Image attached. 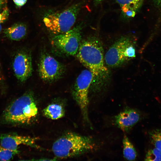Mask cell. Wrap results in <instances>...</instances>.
<instances>
[{"label":"cell","mask_w":161,"mask_h":161,"mask_svg":"<svg viewBox=\"0 0 161 161\" xmlns=\"http://www.w3.org/2000/svg\"><path fill=\"white\" fill-rule=\"evenodd\" d=\"M13 68L15 75L19 81L23 82L27 80L32 72L30 54L24 50L18 52L13 59Z\"/></svg>","instance_id":"obj_9"},{"label":"cell","mask_w":161,"mask_h":161,"mask_svg":"<svg viewBox=\"0 0 161 161\" xmlns=\"http://www.w3.org/2000/svg\"><path fill=\"white\" fill-rule=\"evenodd\" d=\"M122 13L128 18L134 17L142 6L144 0H115Z\"/></svg>","instance_id":"obj_12"},{"label":"cell","mask_w":161,"mask_h":161,"mask_svg":"<svg viewBox=\"0 0 161 161\" xmlns=\"http://www.w3.org/2000/svg\"><path fill=\"white\" fill-rule=\"evenodd\" d=\"M38 138L22 136L15 134H0V143L3 147L12 151L18 150V146L25 145L36 148H39L35 143Z\"/></svg>","instance_id":"obj_10"},{"label":"cell","mask_w":161,"mask_h":161,"mask_svg":"<svg viewBox=\"0 0 161 161\" xmlns=\"http://www.w3.org/2000/svg\"><path fill=\"white\" fill-rule=\"evenodd\" d=\"M19 150L12 151L7 149L0 145V161H9L19 153Z\"/></svg>","instance_id":"obj_17"},{"label":"cell","mask_w":161,"mask_h":161,"mask_svg":"<svg viewBox=\"0 0 161 161\" xmlns=\"http://www.w3.org/2000/svg\"><path fill=\"white\" fill-rule=\"evenodd\" d=\"M149 134L151 143L155 148L161 150V129L153 130Z\"/></svg>","instance_id":"obj_16"},{"label":"cell","mask_w":161,"mask_h":161,"mask_svg":"<svg viewBox=\"0 0 161 161\" xmlns=\"http://www.w3.org/2000/svg\"><path fill=\"white\" fill-rule=\"evenodd\" d=\"M15 4L18 6L24 5L26 2L27 0H13Z\"/></svg>","instance_id":"obj_20"},{"label":"cell","mask_w":161,"mask_h":161,"mask_svg":"<svg viewBox=\"0 0 161 161\" xmlns=\"http://www.w3.org/2000/svg\"><path fill=\"white\" fill-rule=\"evenodd\" d=\"M64 66L51 55L44 54L41 57L38 72L43 80L52 82L59 79L64 73Z\"/></svg>","instance_id":"obj_8"},{"label":"cell","mask_w":161,"mask_h":161,"mask_svg":"<svg viewBox=\"0 0 161 161\" xmlns=\"http://www.w3.org/2000/svg\"><path fill=\"white\" fill-rule=\"evenodd\" d=\"M145 160L161 161V150L155 148L148 150L147 153Z\"/></svg>","instance_id":"obj_18"},{"label":"cell","mask_w":161,"mask_h":161,"mask_svg":"<svg viewBox=\"0 0 161 161\" xmlns=\"http://www.w3.org/2000/svg\"><path fill=\"white\" fill-rule=\"evenodd\" d=\"M43 114L46 117L53 120L61 118L65 114L63 106L56 103L49 104L43 110Z\"/></svg>","instance_id":"obj_14"},{"label":"cell","mask_w":161,"mask_h":161,"mask_svg":"<svg viewBox=\"0 0 161 161\" xmlns=\"http://www.w3.org/2000/svg\"><path fill=\"white\" fill-rule=\"evenodd\" d=\"M1 29H2V27H1V25L0 24V32L1 31Z\"/></svg>","instance_id":"obj_24"},{"label":"cell","mask_w":161,"mask_h":161,"mask_svg":"<svg viewBox=\"0 0 161 161\" xmlns=\"http://www.w3.org/2000/svg\"><path fill=\"white\" fill-rule=\"evenodd\" d=\"M38 108L33 94L27 92L11 102L4 111V121L7 124L26 125L36 117Z\"/></svg>","instance_id":"obj_2"},{"label":"cell","mask_w":161,"mask_h":161,"mask_svg":"<svg viewBox=\"0 0 161 161\" xmlns=\"http://www.w3.org/2000/svg\"><path fill=\"white\" fill-rule=\"evenodd\" d=\"M95 145L90 137L69 132L57 140L53 143L52 151L59 158L75 157L93 150Z\"/></svg>","instance_id":"obj_3"},{"label":"cell","mask_w":161,"mask_h":161,"mask_svg":"<svg viewBox=\"0 0 161 161\" xmlns=\"http://www.w3.org/2000/svg\"><path fill=\"white\" fill-rule=\"evenodd\" d=\"M82 28L81 23L65 33L55 35L52 39V44L63 54L75 55L81 41Z\"/></svg>","instance_id":"obj_7"},{"label":"cell","mask_w":161,"mask_h":161,"mask_svg":"<svg viewBox=\"0 0 161 161\" xmlns=\"http://www.w3.org/2000/svg\"><path fill=\"white\" fill-rule=\"evenodd\" d=\"M93 80V75L89 70H83L76 79L72 91L73 97L80 109L83 119L88 123V93Z\"/></svg>","instance_id":"obj_6"},{"label":"cell","mask_w":161,"mask_h":161,"mask_svg":"<svg viewBox=\"0 0 161 161\" xmlns=\"http://www.w3.org/2000/svg\"><path fill=\"white\" fill-rule=\"evenodd\" d=\"M140 113L134 109L127 108L115 117L114 123L124 131H129L140 120Z\"/></svg>","instance_id":"obj_11"},{"label":"cell","mask_w":161,"mask_h":161,"mask_svg":"<svg viewBox=\"0 0 161 161\" xmlns=\"http://www.w3.org/2000/svg\"><path fill=\"white\" fill-rule=\"evenodd\" d=\"M9 10L7 7L4 8L3 11L0 13V24L4 22L8 18Z\"/></svg>","instance_id":"obj_19"},{"label":"cell","mask_w":161,"mask_h":161,"mask_svg":"<svg viewBox=\"0 0 161 161\" xmlns=\"http://www.w3.org/2000/svg\"><path fill=\"white\" fill-rule=\"evenodd\" d=\"M80 62L93 74L94 80L100 83L107 77L103 48L99 39L91 36L81 41L77 53Z\"/></svg>","instance_id":"obj_1"},{"label":"cell","mask_w":161,"mask_h":161,"mask_svg":"<svg viewBox=\"0 0 161 161\" xmlns=\"http://www.w3.org/2000/svg\"><path fill=\"white\" fill-rule=\"evenodd\" d=\"M136 41L129 36H122L108 49L104 56L109 67H119L136 57Z\"/></svg>","instance_id":"obj_5"},{"label":"cell","mask_w":161,"mask_h":161,"mask_svg":"<svg viewBox=\"0 0 161 161\" xmlns=\"http://www.w3.org/2000/svg\"><path fill=\"white\" fill-rule=\"evenodd\" d=\"M123 154L124 158L128 160H135L137 157L136 150L128 138L124 136L123 140Z\"/></svg>","instance_id":"obj_15"},{"label":"cell","mask_w":161,"mask_h":161,"mask_svg":"<svg viewBox=\"0 0 161 161\" xmlns=\"http://www.w3.org/2000/svg\"><path fill=\"white\" fill-rule=\"evenodd\" d=\"M83 3L80 2L61 11L46 14L44 23L48 32L55 35L69 30L75 23Z\"/></svg>","instance_id":"obj_4"},{"label":"cell","mask_w":161,"mask_h":161,"mask_svg":"<svg viewBox=\"0 0 161 161\" xmlns=\"http://www.w3.org/2000/svg\"><path fill=\"white\" fill-rule=\"evenodd\" d=\"M158 4L161 6V0H156Z\"/></svg>","instance_id":"obj_23"},{"label":"cell","mask_w":161,"mask_h":161,"mask_svg":"<svg viewBox=\"0 0 161 161\" xmlns=\"http://www.w3.org/2000/svg\"><path fill=\"white\" fill-rule=\"evenodd\" d=\"M103 0H93L94 4L97 5L100 4Z\"/></svg>","instance_id":"obj_21"},{"label":"cell","mask_w":161,"mask_h":161,"mask_svg":"<svg viewBox=\"0 0 161 161\" xmlns=\"http://www.w3.org/2000/svg\"><path fill=\"white\" fill-rule=\"evenodd\" d=\"M5 0H0V7L4 4Z\"/></svg>","instance_id":"obj_22"},{"label":"cell","mask_w":161,"mask_h":161,"mask_svg":"<svg viewBox=\"0 0 161 161\" xmlns=\"http://www.w3.org/2000/svg\"><path fill=\"white\" fill-rule=\"evenodd\" d=\"M27 31L25 25L22 23H17L5 29L4 32L5 35L10 39L18 41L25 36Z\"/></svg>","instance_id":"obj_13"}]
</instances>
